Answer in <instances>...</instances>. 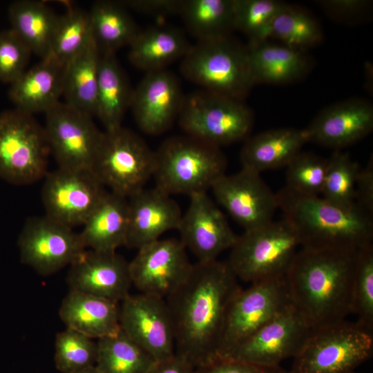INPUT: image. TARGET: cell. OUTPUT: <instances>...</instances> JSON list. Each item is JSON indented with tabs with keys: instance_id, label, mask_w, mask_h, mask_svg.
Listing matches in <instances>:
<instances>
[{
	"instance_id": "obj_1",
	"label": "cell",
	"mask_w": 373,
	"mask_h": 373,
	"mask_svg": "<svg viewBox=\"0 0 373 373\" xmlns=\"http://www.w3.org/2000/svg\"><path fill=\"white\" fill-rule=\"evenodd\" d=\"M241 289L227 262L193 265L186 280L165 298L175 353L195 368L218 360L227 314Z\"/></svg>"
},
{
	"instance_id": "obj_2",
	"label": "cell",
	"mask_w": 373,
	"mask_h": 373,
	"mask_svg": "<svg viewBox=\"0 0 373 373\" xmlns=\"http://www.w3.org/2000/svg\"><path fill=\"white\" fill-rule=\"evenodd\" d=\"M359 250L301 248L297 251L285 279L293 306L312 330L343 321L352 314Z\"/></svg>"
},
{
	"instance_id": "obj_3",
	"label": "cell",
	"mask_w": 373,
	"mask_h": 373,
	"mask_svg": "<svg viewBox=\"0 0 373 373\" xmlns=\"http://www.w3.org/2000/svg\"><path fill=\"white\" fill-rule=\"evenodd\" d=\"M276 194L283 219L296 233L301 248L359 250L372 244V216L356 205L343 207L286 186Z\"/></svg>"
},
{
	"instance_id": "obj_4",
	"label": "cell",
	"mask_w": 373,
	"mask_h": 373,
	"mask_svg": "<svg viewBox=\"0 0 373 373\" xmlns=\"http://www.w3.org/2000/svg\"><path fill=\"white\" fill-rule=\"evenodd\" d=\"M155 154V187L169 195L207 193L226 174L221 148L187 135L166 139Z\"/></svg>"
},
{
	"instance_id": "obj_5",
	"label": "cell",
	"mask_w": 373,
	"mask_h": 373,
	"mask_svg": "<svg viewBox=\"0 0 373 373\" xmlns=\"http://www.w3.org/2000/svg\"><path fill=\"white\" fill-rule=\"evenodd\" d=\"M182 76L200 88L244 100L254 86L246 46L231 35L198 40L181 59Z\"/></svg>"
},
{
	"instance_id": "obj_6",
	"label": "cell",
	"mask_w": 373,
	"mask_h": 373,
	"mask_svg": "<svg viewBox=\"0 0 373 373\" xmlns=\"http://www.w3.org/2000/svg\"><path fill=\"white\" fill-rule=\"evenodd\" d=\"M254 119L244 100L202 88L184 95L178 117L186 135L220 148L245 141Z\"/></svg>"
},
{
	"instance_id": "obj_7",
	"label": "cell",
	"mask_w": 373,
	"mask_h": 373,
	"mask_svg": "<svg viewBox=\"0 0 373 373\" xmlns=\"http://www.w3.org/2000/svg\"><path fill=\"white\" fill-rule=\"evenodd\" d=\"M298 246L296 233L284 219L272 221L238 236L227 263L238 280L247 283L283 277Z\"/></svg>"
},
{
	"instance_id": "obj_8",
	"label": "cell",
	"mask_w": 373,
	"mask_h": 373,
	"mask_svg": "<svg viewBox=\"0 0 373 373\" xmlns=\"http://www.w3.org/2000/svg\"><path fill=\"white\" fill-rule=\"evenodd\" d=\"M155 164L144 139L121 126L103 132L90 171L109 191L128 198L144 188Z\"/></svg>"
},
{
	"instance_id": "obj_9",
	"label": "cell",
	"mask_w": 373,
	"mask_h": 373,
	"mask_svg": "<svg viewBox=\"0 0 373 373\" xmlns=\"http://www.w3.org/2000/svg\"><path fill=\"white\" fill-rule=\"evenodd\" d=\"M373 352V332L346 320L312 330L289 373H352Z\"/></svg>"
},
{
	"instance_id": "obj_10",
	"label": "cell",
	"mask_w": 373,
	"mask_h": 373,
	"mask_svg": "<svg viewBox=\"0 0 373 373\" xmlns=\"http://www.w3.org/2000/svg\"><path fill=\"white\" fill-rule=\"evenodd\" d=\"M50 149L44 126L15 108L0 113V178L14 184L47 175Z\"/></svg>"
},
{
	"instance_id": "obj_11",
	"label": "cell",
	"mask_w": 373,
	"mask_h": 373,
	"mask_svg": "<svg viewBox=\"0 0 373 373\" xmlns=\"http://www.w3.org/2000/svg\"><path fill=\"white\" fill-rule=\"evenodd\" d=\"M292 305L285 276L251 283L232 300L225 319L218 359L225 358L274 316Z\"/></svg>"
},
{
	"instance_id": "obj_12",
	"label": "cell",
	"mask_w": 373,
	"mask_h": 373,
	"mask_svg": "<svg viewBox=\"0 0 373 373\" xmlns=\"http://www.w3.org/2000/svg\"><path fill=\"white\" fill-rule=\"evenodd\" d=\"M45 115L44 129L58 168L90 171L103 135L93 117L61 102Z\"/></svg>"
},
{
	"instance_id": "obj_13",
	"label": "cell",
	"mask_w": 373,
	"mask_h": 373,
	"mask_svg": "<svg viewBox=\"0 0 373 373\" xmlns=\"http://www.w3.org/2000/svg\"><path fill=\"white\" fill-rule=\"evenodd\" d=\"M18 247L21 262L41 276L70 265L86 249L79 233L46 215L27 220Z\"/></svg>"
},
{
	"instance_id": "obj_14",
	"label": "cell",
	"mask_w": 373,
	"mask_h": 373,
	"mask_svg": "<svg viewBox=\"0 0 373 373\" xmlns=\"http://www.w3.org/2000/svg\"><path fill=\"white\" fill-rule=\"evenodd\" d=\"M312 329L289 305L236 346L225 358L274 367L294 358Z\"/></svg>"
},
{
	"instance_id": "obj_15",
	"label": "cell",
	"mask_w": 373,
	"mask_h": 373,
	"mask_svg": "<svg viewBox=\"0 0 373 373\" xmlns=\"http://www.w3.org/2000/svg\"><path fill=\"white\" fill-rule=\"evenodd\" d=\"M106 192L90 171L58 168L46 175L41 198L46 216L73 229L83 225Z\"/></svg>"
},
{
	"instance_id": "obj_16",
	"label": "cell",
	"mask_w": 373,
	"mask_h": 373,
	"mask_svg": "<svg viewBox=\"0 0 373 373\" xmlns=\"http://www.w3.org/2000/svg\"><path fill=\"white\" fill-rule=\"evenodd\" d=\"M119 326L156 361L175 353L173 324L164 298L130 294L119 303Z\"/></svg>"
},
{
	"instance_id": "obj_17",
	"label": "cell",
	"mask_w": 373,
	"mask_h": 373,
	"mask_svg": "<svg viewBox=\"0 0 373 373\" xmlns=\"http://www.w3.org/2000/svg\"><path fill=\"white\" fill-rule=\"evenodd\" d=\"M137 251L129 269L132 285L142 294L165 299L186 280L193 267L180 240L159 239Z\"/></svg>"
},
{
	"instance_id": "obj_18",
	"label": "cell",
	"mask_w": 373,
	"mask_h": 373,
	"mask_svg": "<svg viewBox=\"0 0 373 373\" xmlns=\"http://www.w3.org/2000/svg\"><path fill=\"white\" fill-rule=\"evenodd\" d=\"M217 202L245 231L254 229L273 221L278 209L276 194L259 173L243 169L224 174L211 189Z\"/></svg>"
},
{
	"instance_id": "obj_19",
	"label": "cell",
	"mask_w": 373,
	"mask_h": 373,
	"mask_svg": "<svg viewBox=\"0 0 373 373\" xmlns=\"http://www.w3.org/2000/svg\"><path fill=\"white\" fill-rule=\"evenodd\" d=\"M184 95L178 77L171 71L146 73L133 88L130 106L137 126L149 135L166 131L178 119Z\"/></svg>"
},
{
	"instance_id": "obj_20",
	"label": "cell",
	"mask_w": 373,
	"mask_h": 373,
	"mask_svg": "<svg viewBox=\"0 0 373 373\" xmlns=\"http://www.w3.org/2000/svg\"><path fill=\"white\" fill-rule=\"evenodd\" d=\"M178 230L182 243L200 262L217 260L222 252L232 247L238 237L207 193L190 196Z\"/></svg>"
},
{
	"instance_id": "obj_21",
	"label": "cell",
	"mask_w": 373,
	"mask_h": 373,
	"mask_svg": "<svg viewBox=\"0 0 373 373\" xmlns=\"http://www.w3.org/2000/svg\"><path fill=\"white\" fill-rule=\"evenodd\" d=\"M69 266L66 279L69 290L117 303L130 294L129 262L116 251L86 249Z\"/></svg>"
},
{
	"instance_id": "obj_22",
	"label": "cell",
	"mask_w": 373,
	"mask_h": 373,
	"mask_svg": "<svg viewBox=\"0 0 373 373\" xmlns=\"http://www.w3.org/2000/svg\"><path fill=\"white\" fill-rule=\"evenodd\" d=\"M373 129V106L362 98H350L322 109L305 128L309 142L335 151L364 138Z\"/></svg>"
},
{
	"instance_id": "obj_23",
	"label": "cell",
	"mask_w": 373,
	"mask_h": 373,
	"mask_svg": "<svg viewBox=\"0 0 373 373\" xmlns=\"http://www.w3.org/2000/svg\"><path fill=\"white\" fill-rule=\"evenodd\" d=\"M182 213L171 195L157 187L144 188L128 198V230L126 245L140 247L178 229Z\"/></svg>"
},
{
	"instance_id": "obj_24",
	"label": "cell",
	"mask_w": 373,
	"mask_h": 373,
	"mask_svg": "<svg viewBox=\"0 0 373 373\" xmlns=\"http://www.w3.org/2000/svg\"><path fill=\"white\" fill-rule=\"evenodd\" d=\"M246 47L254 85L293 82L303 77L312 65L305 51L271 39L249 40Z\"/></svg>"
},
{
	"instance_id": "obj_25",
	"label": "cell",
	"mask_w": 373,
	"mask_h": 373,
	"mask_svg": "<svg viewBox=\"0 0 373 373\" xmlns=\"http://www.w3.org/2000/svg\"><path fill=\"white\" fill-rule=\"evenodd\" d=\"M65 66L45 58L10 84L8 97L15 108L33 115L47 113L63 95Z\"/></svg>"
},
{
	"instance_id": "obj_26",
	"label": "cell",
	"mask_w": 373,
	"mask_h": 373,
	"mask_svg": "<svg viewBox=\"0 0 373 373\" xmlns=\"http://www.w3.org/2000/svg\"><path fill=\"white\" fill-rule=\"evenodd\" d=\"M59 314L66 327L93 339L120 331L119 303L90 294L69 290Z\"/></svg>"
},
{
	"instance_id": "obj_27",
	"label": "cell",
	"mask_w": 373,
	"mask_h": 373,
	"mask_svg": "<svg viewBox=\"0 0 373 373\" xmlns=\"http://www.w3.org/2000/svg\"><path fill=\"white\" fill-rule=\"evenodd\" d=\"M308 142L305 128H279L249 136L240 153L242 168L260 173L287 166Z\"/></svg>"
},
{
	"instance_id": "obj_28",
	"label": "cell",
	"mask_w": 373,
	"mask_h": 373,
	"mask_svg": "<svg viewBox=\"0 0 373 373\" xmlns=\"http://www.w3.org/2000/svg\"><path fill=\"white\" fill-rule=\"evenodd\" d=\"M191 44L180 29L157 25L141 30L129 45L128 58L135 68L146 73L165 69L182 59Z\"/></svg>"
},
{
	"instance_id": "obj_29",
	"label": "cell",
	"mask_w": 373,
	"mask_h": 373,
	"mask_svg": "<svg viewBox=\"0 0 373 373\" xmlns=\"http://www.w3.org/2000/svg\"><path fill=\"white\" fill-rule=\"evenodd\" d=\"M82 227L79 235L86 249L116 251L125 246L128 198L107 191Z\"/></svg>"
},
{
	"instance_id": "obj_30",
	"label": "cell",
	"mask_w": 373,
	"mask_h": 373,
	"mask_svg": "<svg viewBox=\"0 0 373 373\" xmlns=\"http://www.w3.org/2000/svg\"><path fill=\"white\" fill-rule=\"evenodd\" d=\"M133 88L115 54L100 55L95 116L105 131L122 126L130 108Z\"/></svg>"
},
{
	"instance_id": "obj_31",
	"label": "cell",
	"mask_w": 373,
	"mask_h": 373,
	"mask_svg": "<svg viewBox=\"0 0 373 373\" xmlns=\"http://www.w3.org/2000/svg\"><path fill=\"white\" fill-rule=\"evenodd\" d=\"M92 37L100 55L128 46L140 29L120 1H95L88 12Z\"/></svg>"
},
{
	"instance_id": "obj_32",
	"label": "cell",
	"mask_w": 373,
	"mask_h": 373,
	"mask_svg": "<svg viewBox=\"0 0 373 373\" xmlns=\"http://www.w3.org/2000/svg\"><path fill=\"white\" fill-rule=\"evenodd\" d=\"M8 14L10 29L32 53L41 59L46 58L59 16L44 2L32 0L13 1L8 7Z\"/></svg>"
},
{
	"instance_id": "obj_33",
	"label": "cell",
	"mask_w": 373,
	"mask_h": 373,
	"mask_svg": "<svg viewBox=\"0 0 373 373\" xmlns=\"http://www.w3.org/2000/svg\"><path fill=\"white\" fill-rule=\"evenodd\" d=\"M100 54L92 39L64 68L65 103L91 117L95 116Z\"/></svg>"
},
{
	"instance_id": "obj_34",
	"label": "cell",
	"mask_w": 373,
	"mask_h": 373,
	"mask_svg": "<svg viewBox=\"0 0 373 373\" xmlns=\"http://www.w3.org/2000/svg\"><path fill=\"white\" fill-rule=\"evenodd\" d=\"M179 15L197 41L231 35L235 30L233 0H182Z\"/></svg>"
},
{
	"instance_id": "obj_35",
	"label": "cell",
	"mask_w": 373,
	"mask_h": 373,
	"mask_svg": "<svg viewBox=\"0 0 373 373\" xmlns=\"http://www.w3.org/2000/svg\"><path fill=\"white\" fill-rule=\"evenodd\" d=\"M155 361L121 329L97 340L95 366L101 373H147Z\"/></svg>"
},
{
	"instance_id": "obj_36",
	"label": "cell",
	"mask_w": 373,
	"mask_h": 373,
	"mask_svg": "<svg viewBox=\"0 0 373 373\" xmlns=\"http://www.w3.org/2000/svg\"><path fill=\"white\" fill-rule=\"evenodd\" d=\"M323 37L318 21L304 9L286 3L269 28V39L304 50L319 44Z\"/></svg>"
},
{
	"instance_id": "obj_37",
	"label": "cell",
	"mask_w": 373,
	"mask_h": 373,
	"mask_svg": "<svg viewBox=\"0 0 373 373\" xmlns=\"http://www.w3.org/2000/svg\"><path fill=\"white\" fill-rule=\"evenodd\" d=\"M92 39L88 12L69 6L66 12L59 17L46 58L66 66Z\"/></svg>"
},
{
	"instance_id": "obj_38",
	"label": "cell",
	"mask_w": 373,
	"mask_h": 373,
	"mask_svg": "<svg viewBox=\"0 0 373 373\" xmlns=\"http://www.w3.org/2000/svg\"><path fill=\"white\" fill-rule=\"evenodd\" d=\"M360 169L348 153L335 151L327 159L322 197L343 207L355 206L354 188Z\"/></svg>"
},
{
	"instance_id": "obj_39",
	"label": "cell",
	"mask_w": 373,
	"mask_h": 373,
	"mask_svg": "<svg viewBox=\"0 0 373 373\" xmlns=\"http://www.w3.org/2000/svg\"><path fill=\"white\" fill-rule=\"evenodd\" d=\"M97 342L71 328L57 333L55 363L61 373H73L96 365Z\"/></svg>"
},
{
	"instance_id": "obj_40",
	"label": "cell",
	"mask_w": 373,
	"mask_h": 373,
	"mask_svg": "<svg viewBox=\"0 0 373 373\" xmlns=\"http://www.w3.org/2000/svg\"><path fill=\"white\" fill-rule=\"evenodd\" d=\"M234 28L249 40L269 39V28L286 3L276 0H233Z\"/></svg>"
},
{
	"instance_id": "obj_41",
	"label": "cell",
	"mask_w": 373,
	"mask_h": 373,
	"mask_svg": "<svg viewBox=\"0 0 373 373\" xmlns=\"http://www.w3.org/2000/svg\"><path fill=\"white\" fill-rule=\"evenodd\" d=\"M352 314L356 321L373 331V245L361 249L358 254L352 297Z\"/></svg>"
},
{
	"instance_id": "obj_42",
	"label": "cell",
	"mask_w": 373,
	"mask_h": 373,
	"mask_svg": "<svg viewBox=\"0 0 373 373\" xmlns=\"http://www.w3.org/2000/svg\"><path fill=\"white\" fill-rule=\"evenodd\" d=\"M327 159L311 153H299L287 165L286 187L303 195L321 193Z\"/></svg>"
},
{
	"instance_id": "obj_43",
	"label": "cell",
	"mask_w": 373,
	"mask_h": 373,
	"mask_svg": "<svg viewBox=\"0 0 373 373\" xmlns=\"http://www.w3.org/2000/svg\"><path fill=\"white\" fill-rule=\"evenodd\" d=\"M32 51L10 28L0 31V81L11 84L27 69Z\"/></svg>"
},
{
	"instance_id": "obj_44",
	"label": "cell",
	"mask_w": 373,
	"mask_h": 373,
	"mask_svg": "<svg viewBox=\"0 0 373 373\" xmlns=\"http://www.w3.org/2000/svg\"><path fill=\"white\" fill-rule=\"evenodd\" d=\"M195 373H289L279 366L268 367L220 358L196 368Z\"/></svg>"
},
{
	"instance_id": "obj_45",
	"label": "cell",
	"mask_w": 373,
	"mask_h": 373,
	"mask_svg": "<svg viewBox=\"0 0 373 373\" xmlns=\"http://www.w3.org/2000/svg\"><path fill=\"white\" fill-rule=\"evenodd\" d=\"M316 2L327 15L341 21L354 19L370 7V1L367 0H321Z\"/></svg>"
},
{
	"instance_id": "obj_46",
	"label": "cell",
	"mask_w": 373,
	"mask_h": 373,
	"mask_svg": "<svg viewBox=\"0 0 373 373\" xmlns=\"http://www.w3.org/2000/svg\"><path fill=\"white\" fill-rule=\"evenodd\" d=\"M354 202L360 209L373 215V158L361 168L354 188Z\"/></svg>"
},
{
	"instance_id": "obj_47",
	"label": "cell",
	"mask_w": 373,
	"mask_h": 373,
	"mask_svg": "<svg viewBox=\"0 0 373 373\" xmlns=\"http://www.w3.org/2000/svg\"><path fill=\"white\" fill-rule=\"evenodd\" d=\"M121 3L135 12L155 17L179 15L182 0H124Z\"/></svg>"
},
{
	"instance_id": "obj_48",
	"label": "cell",
	"mask_w": 373,
	"mask_h": 373,
	"mask_svg": "<svg viewBox=\"0 0 373 373\" xmlns=\"http://www.w3.org/2000/svg\"><path fill=\"white\" fill-rule=\"evenodd\" d=\"M196 368L180 355L155 361L147 373H195Z\"/></svg>"
},
{
	"instance_id": "obj_49",
	"label": "cell",
	"mask_w": 373,
	"mask_h": 373,
	"mask_svg": "<svg viewBox=\"0 0 373 373\" xmlns=\"http://www.w3.org/2000/svg\"><path fill=\"white\" fill-rule=\"evenodd\" d=\"M73 373H101L99 370L97 368V367L92 366Z\"/></svg>"
},
{
	"instance_id": "obj_50",
	"label": "cell",
	"mask_w": 373,
	"mask_h": 373,
	"mask_svg": "<svg viewBox=\"0 0 373 373\" xmlns=\"http://www.w3.org/2000/svg\"><path fill=\"white\" fill-rule=\"evenodd\" d=\"M352 373H358V372H352Z\"/></svg>"
}]
</instances>
